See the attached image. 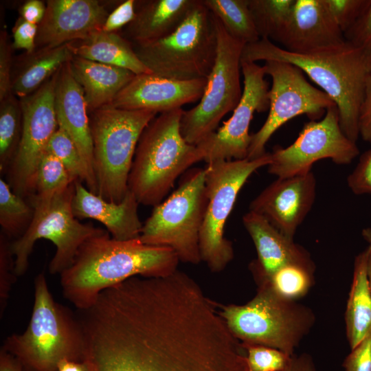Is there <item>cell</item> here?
Listing matches in <instances>:
<instances>
[{
    "mask_svg": "<svg viewBox=\"0 0 371 371\" xmlns=\"http://www.w3.org/2000/svg\"><path fill=\"white\" fill-rule=\"evenodd\" d=\"M80 324L89 371H248L244 348L213 306L180 289L108 294Z\"/></svg>",
    "mask_w": 371,
    "mask_h": 371,
    "instance_id": "6da1fadb",
    "label": "cell"
},
{
    "mask_svg": "<svg viewBox=\"0 0 371 371\" xmlns=\"http://www.w3.org/2000/svg\"><path fill=\"white\" fill-rule=\"evenodd\" d=\"M179 260L169 247L118 240L109 232L87 240L71 266L60 273L64 297L78 310L92 306L104 290L132 277H162L177 270Z\"/></svg>",
    "mask_w": 371,
    "mask_h": 371,
    "instance_id": "7a4b0ae2",
    "label": "cell"
},
{
    "mask_svg": "<svg viewBox=\"0 0 371 371\" xmlns=\"http://www.w3.org/2000/svg\"><path fill=\"white\" fill-rule=\"evenodd\" d=\"M260 60L286 62L299 67L335 102L342 131L357 142L360 106L371 74V49L358 47L346 41L337 46L297 54L260 38L244 46L241 62Z\"/></svg>",
    "mask_w": 371,
    "mask_h": 371,
    "instance_id": "3957f363",
    "label": "cell"
},
{
    "mask_svg": "<svg viewBox=\"0 0 371 371\" xmlns=\"http://www.w3.org/2000/svg\"><path fill=\"white\" fill-rule=\"evenodd\" d=\"M182 108L159 113L139 139L128 176V190L139 203L155 206L162 202L176 179L203 160L196 145L181 135Z\"/></svg>",
    "mask_w": 371,
    "mask_h": 371,
    "instance_id": "277c9868",
    "label": "cell"
},
{
    "mask_svg": "<svg viewBox=\"0 0 371 371\" xmlns=\"http://www.w3.org/2000/svg\"><path fill=\"white\" fill-rule=\"evenodd\" d=\"M3 348L16 357L27 371H57L62 359L84 360L80 324L52 295L44 273L34 280V300L26 330L8 337Z\"/></svg>",
    "mask_w": 371,
    "mask_h": 371,
    "instance_id": "5b68a950",
    "label": "cell"
},
{
    "mask_svg": "<svg viewBox=\"0 0 371 371\" xmlns=\"http://www.w3.org/2000/svg\"><path fill=\"white\" fill-rule=\"evenodd\" d=\"M255 296L245 304L216 305L229 330L243 346H264L289 356L313 328L311 308L278 295L265 284H257Z\"/></svg>",
    "mask_w": 371,
    "mask_h": 371,
    "instance_id": "8992f818",
    "label": "cell"
},
{
    "mask_svg": "<svg viewBox=\"0 0 371 371\" xmlns=\"http://www.w3.org/2000/svg\"><path fill=\"white\" fill-rule=\"evenodd\" d=\"M157 114L121 109L111 104L91 113L97 194L114 203L123 200L128 190V176L139 139Z\"/></svg>",
    "mask_w": 371,
    "mask_h": 371,
    "instance_id": "52a82bcc",
    "label": "cell"
},
{
    "mask_svg": "<svg viewBox=\"0 0 371 371\" xmlns=\"http://www.w3.org/2000/svg\"><path fill=\"white\" fill-rule=\"evenodd\" d=\"M133 45L141 61L155 75L175 80L207 78L216 55L214 16L202 0H195L170 34Z\"/></svg>",
    "mask_w": 371,
    "mask_h": 371,
    "instance_id": "ba28073f",
    "label": "cell"
},
{
    "mask_svg": "<svg viewBox=\"0 0 371 371\" xmlns=\"http://www.w3.org/2000/svg\"><path fill=\"white\" fill-rule=\"evenodd\" d=\"M207 202L205 168L188 170L175 191L154 206L143 224L140 240L170 248L181 262L199 264V236Z\"/></svg>",
    "mask_w": 371,
    "mask_h": 371,
    "instance_id": "9c48e42d",
    "label": "cell"
},
{
    "mask_svg": "<svg viewBox=\"0 0 371 371\" xmlns=\"http://www.w3.org/2000/svg\"><path fill=\"white\" fill-rule=\"evenodd\" d=\"M271 161L270 153L254 159L219 160L207 164L206 210L200 232L201 261L212 272L225 269L234 258L231 241L225 237V225L237 196L248 178Z\"/></svg>",
    "mask_w": 371,
    "mask_h": 371,
    "instance_id": "30bf717a",
    "label": "cell"
},
{
    "mask_svg": "<svg viewBox=\"0 0 371 371\" xmlns=\"http://www.w3.org/2000/svg\"><path fill=\"white\" fill-rule=\"evenodd\" d=\"M214 20L217 41L214 64L200 102L184 111L180 122L182 136L193 145L217 130L221 119L239 103L243 90L241 56L245 44L232 37L215 16Z\"/></svg>",
    "mask_w": 371,
    "mask_h": 371,
    "instance_id": "8fae6325",
    "label": "cell"
},
{
    "mask_svg": "<svg viewBox=\"0 0 371 371\" xmlns=\"http://www.w3.org/2000/svg\"><path fill=\"white\" fill-rule=\"evenodd\" d=\"M74 191L75 182L57 194L45 211L34 214L25 234L11 242L16 276L26 272L34 245L41 238L49 240L55 245L56 252L49 262V271L51 274H60L71 266L79 249L87 240L107 232L81 223L74 216Z\"/></svg>",
    "mask_w": 371,
    "mask_h": 371,
    "instance_id": "7c38bea8",
    "label": "cell"
},
{
    "mask_svg": "<svg viewBox=\"0 0 371 371\" xmlns=\"http://www.w3.org/2000/svg\"><path fill=\"white\" fill-rule=\"evenodd\" d=\"M263 68L272 79L269 111L262 127L251 135L249 159L266 154V144L289 120L303 114L310 120H319L328 108L336 104L324 91L310 84L299 67L286 62L267 60Z\"/></svg>",
    "mask_w": 371,
    "mask_h": 371,
    "instance_id": "4fadbf2b",
    "label": "cell"
},
{
    "mask_svg": "<svg viewBox=\"0 0 371 371\" xmlns=\"http://www.w3.org/2000/svg\"><path fill=\"white\" fill-rule=\"evenodd\" d=\"M359 153L356 142L342 131L337 105L327 109L319 120L304 124L295 142L286 148L276 146L271 154L268 172L278 178L308 172L313 164L330 159L337 164H348Z\"/></svg>",
    "mask_w": 371,
    "mask_h": 371,
    "instance_id": "5bb4252c",
    "label": "cell"
},
{
    "mask_svg": "<svg viewBox=\"0 0 371 371\" xmlns=\"http://www.w3.org/2000/svg\"><path fill=\"white\" fill-rule=\"evenodd\" d=\"M56 73L34 93L19 100L22 132L17 151L6 172V181L14 193L25 199H29L34 193L37 167L58 128L54 109Z\"/></svg>",
    "mask_w": 371,
    "mask_h": 371,
    "instance_id": "9a60e30c",
    "label": "cell"
},
{
    "mask_svg": "<svg viewBox=\"0 0 371 371\" xmlns=\"http://www.w3.org/2000/svg\"><path fill=\"white\" fill-rule=\"evenodd\" d=\"M241 71L243 94L232 116L196 145L203 155V161L207 164L246 159L251 140L249 128L254 114L269 109V89L263 66L242 61Z\"/></svg>",
    "mask_w": 371,
    "mask_h": 371,
    "instance_id": "2e32d148",
    "label": "cell"
},
{
    "mask_svg": "<svg viewBox=\"0 0 371 371\" xmlns=\"http://www.w3.org/2000/svg\"><path fill=\"white\" fill-rule=\"evenodd\" d=\"M316 192L313 172L278 178L250 203L249 210L265 217L286 237L293 239L313 207Z\"/></svg>",
    "mask_w": 371,
    "mask_h": 371,
    "instance_id": "e0dca14e",
    "label": "cell"
},
{
    "mask_svg": "<svg viewBox=\"0 0 371 371\" xmlns=\"http://www.w3.org/2000/svg\"><path fill=\"white\" fill-rule=\"evenodd\" d=\"M109 13L96 0H48L38 25L36 49L54 48L83 40L102 30Z\"/></svg>",
    "mask_w": 371,
    "mask_h": 371,
    "instance_id": "ac0fdd59",
    "label": "cell"
},
{
    "mask_svg": "<svg viewBox=\"0 0 371 371\" xmlns=\"http://www.w3.org/2000/svg\"><path fill=\"white\" fill-rule=\"evenodd\" d=\"M206 83V78L175 80L154 74H138L111 104L124 110L161 113L201 100Z\"/></svg>",
    "mask_w": 371,
    "mask_h": 371,
    "instance_id": "d6986e66",
    "label": "cell"
},
{
    "mask_svg": "<svg viewBox=\"0 0 371 371\" xmlns=\"http://www.w3.org/2000/svg\"><path fill=\"white\" fill-rule=\"evenodd\" d=\"M345 41L344 33L323 0H295L277 41L284 49L297 54L337 46Z\"/></svg>",
    "mask_w": 371,
    "mask_h": 371,
    "instance_id": "ffe728a7",
    "label": "cell"
},
{
    "mask_svg": "<svg viewBox=\"0 0 371 371\" xmlns=\"http://www.w3.org/2000/svg\"><path fill=\"white\" fill-rule=\"evenodd\" d=\"M54 109L58 128L76 145L98 193L89 112L82 89L73 75L70 61L56 73Z\"/></svg>",
    "mask_w": 371,
    "mask_h": 371,
    "instance_id": "44dd1931",
    "label": "cell"
},
{
    "mask_svg": "<svg viewBox=\"0 0 371 371\" xmlns=\"http://www.w3.org/2000/svg\"><path fill=\"white\" fill-rule=\"evenodd\" d=\"M243 223L257 252V259L249 266L254 278H267L289 264L315 267L304 248L281 234L260 214L249 210L243 216Z\"/></svg>",
    "mask_w": 371,
    "mask_h": 371,
    "instance_id": "7402d4cb",
    "label": "cell"
},
{
    "mask_svg": "<svg viewBox=\"0 0 371 371\" xmlns=\"http://www.w3.org/2000/svg\"><path fill=\"white\" fill-rule=\"evenodd\" d=\"M139 204L129 190L120 203H114L90 192L82 182H75L72 201L74 216L78 219L91 218L100 222L114 239L139 238L143 224L137 213Z\"/></svg>",
    "mask_w": 371,
    "mask_h": 371,
    "instance_id": "603a6c76",
    "label": "cell"
},
{
    "mask_svg": "<svg viewBox=\"0 0 371 371\" xmlns=\"http://www.w3.org/2000/svg\"><path fill=\"white\" fill-rule=\"evenodd\" d=\"M195 0L136 1L135 15L125 27V38L141 45L164 38L184 20Z\"/></svg>",
    "mask_w": 371,
    "mask_h": 371,
    "instance_id": "cb8c5ba5",
    "label": "cell"
},
{
    "mask_svg": "<svg viewBox=\"0 0 371 371\" xmlns=\"http://www.w3.org/2000/svg\"><path fill=\"white\" fill-rule=\"evenodd\" d=\"M73 75L81 87L89 114L111 104L135 74L126 69L73 56Z\"/></svg>",
    "mask_w": 371,
    "mask_h": 371,
    "instance_id": "d4e9b609",
    "label": "cell"
},
{
    "mask_svg": "<svg viewBox=\"0 0 371 371\" xmlns=\"http://www.w3.org/2000/svg\"><path fill=\"white\" fill-rule=\"evenodd\" d=\"M67 45L74 56L126 69L135 75L153 74L139 58L133 44L118 32L100 30Z\"/></svg>",
    "mask_w": 371,
    "mask_h": 371,
    "instance_id": "484cf974",
    "label": "cell"
},
{
    "mask_svg": "<svg viewBox=\"0 0 371 371\" xmlns=\"http://www.w3.org/2000/svg\"><path fill=\"white\" fill-rule=\"evenodd\" d=\"M369 248L355 260L352 281L345 312L346 337L350 350L371 333V289L368 275Z\"/></svg>",
    "mask_w": 371,
    "mask_h": 371,
    "instance_id": "4316f807",
    "label": "cell"
},
{
    "mask_svg": "<svg viewBox=\"0 0 371 371\" xmlns=\"http://www.w3.org/2000/svg\"><path fill=\"white\" fill-rule=\"evenodd\" d=\"M73 56L67 44L54 48L36 49L32 54H25L12 74V93L20 99L32 94L70 61Z\"/></svg>",
    "mask_w": 371,
    "mask_h": 371,
    "instance_id": "83f0119b",
    "label": "cell"
},
{
    "mask_svg": "<svg viewBox=\"0 0 371 371\" xmlns=\"http://www.w3.org/2000/svg\"><path fill=\"white\" fill-rule=\"evenodd\" d=\"M73 183L63 164L46 150L37 167L34 193L28 199L34 213L45 211L53 199Z\"/></svg>",
    "mask_w": 371,
    "mask_h": 371,
    "instance_id": "f1b7e54d",
    "label": "cell"
},
{
    "mask_svg": "<svg viewBox=\"0 0 371 371\" xmlns=\"http://www.w3.org/2000/svg\"><path fill=\"white\" fill-rule=\"evenodd\" d=\"M227 33L245 45L260 40L248 0H202Z\"/></svg>",
    "mask_w": 371,
    "mask_h": 371,
    "instance_id": "f546056e",
    "label": "cell"
},
{
    "mask_svg": "<svg viewBox=\"0 0 371 371\" xmlns=\"http://www.w3.org/2000/svg\"><path fill=\"white\" fill-rule=\"evenodd\" d=\"M25 199L14 193L9 183L1 178L0 225L8 238H20L32 222L34 209Z\"/></svg>",
    "mask_w": 371,
    "mask_h": 371,
    "instance_id": "4dcf8cb0",
    "label": "cell"
},
{
    "mask_svg": "<svg viewBox=\"0 0 371 371\" xmlns=\"http://www.w3.org/2000/svg\"><path fill=\"white\" fill-rule=\"evenodd\" d=\"M0 102V172L3 175L17 151L23 118L20 102L12 93Z\"/></svg>",
    "mask_w": 371,
    "mask_h": 371,
    "instance_id": "1f68e13d",
    "label": "cell"
},
{
    "mask_svg": "<svg viewBox=\"0 0 371 371\" xmlns=\"http://www.w3.org/2000/svg\"><path fill=\"white\" fill-rule=\"evenodd\" d=\"M315 267L289 264L280 268L271 276L254 278L256 284L269 286L278 295L294 300L307 294L314 282Z\"/></svg>",
    "mask_w": 371,
    "mask_h": 371,
    "instance_id": "d6a6232c",
    "label": "cell"
},
{
    "mask_svg": "<svg viewBox=\"0 0 371 371\" xmlns=\"http://www.w3.org/2000/svg\"><path fill=\"white\" fill-rule=\"evenodd\" d=\"M295 0H248L260 38L277 42L289 18Z\"/></svg>",
    "mask_w": 371,
    "mask_h": 371,
    "instance_id": "836d02e7",
    "label": "cell"
},
{
    "mask_svg": "<svg viewBox=\"0 0 371 371\" xmlns=\"http://www.w3.org/2000/svg\"><path fill=\"white\" fill-rule=\"evenodd\" d=\"M46 150L63 164L73 182H84L90 192L97 194L96 187L91 181L76 145L63 129L58 128L55 131L48 142Z\"/></svg>",
    "mask_w": 371,
    "mask_h": 371,
    "instance_id": "e575fe53",
    "label": "cell"
},
{
    "mask_svg": "<svg viewBox=\"0 0 371 371\" xmlns=\"http://www.w3.org/2000/svg\"><path fill=\"white\" fill-rule=\"evenodd\" d=\"M246 352L248 371H281L290 363L293 356L264 346H243Z\"/></svg>",
    "mask_w": 371,
    "mask_h": 371,
    "instance_id": "d590c367",
    "label": "cell"
},
{
    "mask_svg": "<svg viewBox=\"0 0 371 371\" xmlns=\"http://www.w3.org/2000/svg\"><path fill=\"white\" fill-rule=\"evenodd\" d=\"M14 257L11 249V243L8 237L0 235V313L1 317L7 305L12 284L16 275L14 271Z\"/></svg>",
    "mask_w": 371,
    "mask_h": 371,
    "instance_id": "8d00e7d4",
    "label": "cell"
},
{
    "mask_svg": "<svg viewBox=\"0 0 371 371\" xmlns=\"http://www.w3.org/2000/svg\"><path fill=\"white\" fill-rule=\"evenodd\" d=\"M333 19L344 34L355 23L367 0H323Z\"/></svg>",
    "mask_w": 371,
    "mask_h": 371,
    "instance_id": "74e56055",
    "label": "cell"
},
{
    "mask_svg": "<svg viewBox=\"0 0 371 371\" xmlns=\"http://www.w3.org/2000/svg\"><path fill=\"white\" fill-rule=\"evenodd\" d=\"M344 35L353 45L371 49V0H367L359 16Z\"/></svg>",
    "mask_w": 371,
    "mask_h": 371,
    "instance_id": "f35d334b",
    "label": "cell"
},
{
    "mask_svg": "<svg viewBox=\"0 0 371 371\" xmlns=\"http://www.w3.org/2000/svg\"><path fill=\"white\" fill-rule=\"evenodd\" d=\"M348 186L355 194H371V148L360 157L347 178Z\"/></svg>",
    "mask_w": 371,
    "mask_h": 371,
    "instance_id": "ab89813d",
    "label": "cell"
},
{
    "mask_svg": "<svg viewBox=\"0 0 371 371\" xmlns=\"http://www.w3.org/2000/svg\"><path fill=\"white\" fill-rule=\"evenodd\" d=\"M12 49L7 32L1 31L0 35V101L12 93Z\"/></svg>",
    "mask_w": 371,
    "mask_h": 371,
    "instance_id": "60d3db41",
    "label": "cell"
},
{
    "mask_svg": "<svg viewBox=\"0 0 371 371\" xmlns=\"http://www.w3.org/2000/svg\"><path fill=\"white\" fill-rule=\"evenodd\" d=\"M38 25L29 23L19 17L12 28L13 49H23L26 54H32L36 49V38Z\"/></svg>",
    "mask_w": 371,
    "mask_h": 371,
    "instance_id": "b9f144b4",
    "label": "cell"
},
{
    "mask_svg": "<svg viewBox=\"0 0 371 371\" xmlns=\"http://www.w3.org/2000/svg\"><path fill=\"white\" fill-rule=\"evenodd\" d=\"M345 371H371V333L351 349L343 362Z\"/></svg>",
    "mask_w": 371,
    "mask_h": 371,
    "instance_id": "7bdbcfd3",
    "label": "cell"
},
{
    "mask_svg": "<svg viewBox=\"0 0 371 371\" xmlns=\"http://www.w3.org/2000/svg\"><path fill=\"white\" fill-rule=\"evenodd\" d=\"M136 1L126 0L108 15L102 30L106 32H117L119 30L129 24L135 15Z\"/></svg>",
    "mask_w": 371,
    "mask_h": 371,
    "instance_id": "ee69618b",
    "label": "cell"
},
{
    "mask_svg": "<svg viewBox=\"0 0 371 371\" xmlns=\"http://www.w3.org/2000/svg\"><path fill=\"white\" fill-rule=\"evenodd\" d=\"M358 124L359 133L362 139L371 144V74L366 82Z\"/></svg>",
    "mask_w": 371,
    "mask_h": 371,
    "instance_id": "f6af8a7d",
    "label": "cell"
},
{
    "mask_svg": "<svg viewBox=\"0 0 371 371\" xmlns=\"http://www.w3.org/2000/svg\"><path fill=\"white\" fill-rule=\"evenodd\" d=\"M46 5L40 0H28L19 8V14L25 21L38 25L43 20Z\"/></svg>",
    "mask_w": 371,
    "mask_h": 371,
    "instance_id": "bcb514c9",
    "label": "cell"
},
{
    "mask_svg": "<svg viewBox=\"0 0 371 371\" xmlns=\"http://www.w3.org/2000/svg\"><path fill=\"white\" fill-rule=\"evenodd\" d=\"M281 371H316L313 357L307 354L293 355L289 364Z\"/></svg>",
    "mask_w": 371,
    "mask_h": 371,
    "instance_id": "7dc6e473",
    "label": "cell"
},
{
    "mask_svg": "<svg viewBox=\"0 0 371 371\" xmlns=\"http://www.w3.org/2000/svg\"><path fill=\"white\" fill-rule=\"evenodd\" d=\"M0 371H27L21 361L3 348L0 351Z\"/></svg>",
    "mask_w": 371,
    "mask_h": 371,
    "instance_id": "c3c4849f",
    "label": "cell"
},
{
    "mask_svg": "<svg viewBox=\"0 0 371 371\" xmlns=\"http://www.w3.org/2000/svg\"><path fill=\"white\" fill-rule=\"evenodd\" d=\"M57 371H89V369L84 361L62 359L57 365Z\"/></svg>",
    "mask_w": 371,
    "mask_h": 371,
    "instance_id": "681fc988",
    "label": "cell"
},
{
    "mask_svg": "<svg viewBox=\"0 0 371 371\" xmlns=\"http://www.w3.org/2000/svg\"><path fill=\"white\" fill-rule=\"evenodd\" d=\"M362 236L368 243V246L371 247V228L368 227L362 230Z\"/></svg>",
    "mask_w": 371,
    "mask_h": 371,
    "instance_id": "f907efd6",
    "label": "cell"
},
{
    "mask_svg": "<svg viewBox=\"0 0 371 371\" xmlns=\"http://www.w3.org/2000/svg\"><path fill=\"white\" fill-rule=\"evenodd\" d=\"M369 248V256L368 260V275L369 278L370 286L371 289V247L368 246Z\"/></svg>",
    "mask_w": 371,
    "mask_h": 371,
    "instance_id": "816d5d0a",
    "label": "cell"
}]
</instances>
